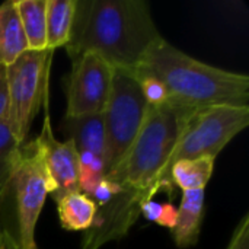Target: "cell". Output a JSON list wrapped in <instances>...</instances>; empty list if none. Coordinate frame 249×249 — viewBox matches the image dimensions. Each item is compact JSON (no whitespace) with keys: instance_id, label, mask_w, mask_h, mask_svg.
<instances>
[{"instance_id":"6da1fadb","label":"cell","mask_w":249,"mask_h":249,"mask_svg":"<svg viewBox=\"0 0 249 249\" xmlns=\"http://www.w3.org/2000/svg\"><path fill=\"white\" fill-rule=\"evenodd\" d=\"M160 38L149 4L143 0H76L66 50L71 60L95 53L114 69L133 71L149 47Z\"/></svg>"},{"instance_id":"7a4b0ae2","label":"cell","mask_w":249,"mask_h":249,"mask_svg":"<svg viewBox=\"0 0 249 249\" xmlns=\"http://www.w3.org/2000/svg\"><path fill=\"white\" fill-rule=\"evenodd\" d=\"M136 76L156 77L168 92V102L201 109L214 105L249 107V77L209 66L182 53L165 38L149 47Z\"/></svg>"},{"instance_id":"3957f363","label":"cell","mask_w":249,"mask_h":249,"mask_svg":"<svg viewBox=\"0 0 249 249\" xmlns=\"http://www.w3.org/2000/svg\"><path fill=\"white\" fill-rule=\"evenodd\" d=\"M196 109L166 102L149 107L144 123L118 166L105 178L125 188H171L168 163Z\"/></svg>"},{"instance_id":"277c9868","label":"cell","mask_w":249,"mask_h":249,"mask_svg":"<svg viewBox=\"0 0 249 249\" xmlns=\"http://www.w3.org/2000/svg\"><path fill=\"white\" fill-rule=\"evenodd\" d=\"M55 191L42 153L35 140L22 144L20 158L0 198L1 228L19 249H38L35 226L47 196Z\"/></svg>"},{"instance_id":"5b68a950","label":"cell","mask_w":249,"mask_h":249,"mask_svg":"<svg viewBox=\"0 0 249 249\" xmlns=\"http://www.w3.org/2000/svg\"><path fill=\"white\" fill-rule=\"evenodd\" d=\"M149 105L139 79L131 70L114 69L112 89L104 111L107 133L105 177H108L127 155L136 140Z\"/></svg>"},{"instance_id":"8992f818","label":"cell","mask_w":249,"mask_h":249,"mask_svg":"<svg viewBox=\"0 0 249 249\" xmlns=\"http://www.w3.org/2000/svg\"><path fill=\"white\" fill-rule=\"evenodd\" d=\"M53 50H28L6 67L9 90L7 123L15 139L23 144L31 125L48 99V77Z\"/></svg>"},{"instance_id":"52a82bcc","label":"cell","mask_w":249,"mask_h":249,"mask_svg":"<svg viewBox=\"0 0 249 249\" xmlns=\"http://www.w3.org/2000/svg\"><path fill=\"white\" fill-rule=\"evenodd\" d=\"M249 124V107L214 105L190 117L168 168L181 159L217 158L222 149Z\"/></svg>"},{"instance_id":"ba28073f","label":"cell","mask_w":249,"mask_h":249,"mask_svg":"<svg viewBox=\"0 0 249 249\" xmlns=\"http://www.w3.org/2000/svg\"><path fill=\"white\" fill-rule=\"evenodd\" d=\"M114 79V67L95 53L73 58L71 71L66 82V118L104 114Z\"/></svg>"},{"instance_id":"9c48e42d","label":"cell","mask_w":249,"mask_h":249,"mask_svg":"<svg viewBox=\"0 0 249 249\" xmlns=\"http://www.w3.org/2000/svg\"><path fill=\"white\" fill-rule=\"evenodd\" d=\"M158 191L123 187L105 206L96 207L92 226L85 232L82 249H99L107 242L124 238L142 214V207Z\"/></svg>"},{"instance_id":"30bf717a","label":"cell","mask_w":249,"mask_h":249,"mask_svg":"<svg viewBox=\"0 0 249 249\" xmlns=\"http://www.w3.org/2000/svg\"><path fill=\"white\" fill-rule=\"evenodd\" d=\"M44 108L45 118L42 131L35 139V143L39 147L47 171L55 184V191L51 197L57 203L61 197L79 191V153L73 142H58L54 137L48 115V99L44 102Z\"/></svg>"},{"instance_id":"8fae6325","label":"cell","mask_w":249,"mask_h":249,"mask_svg":"<svg viewBox=\"0 0 249 249\" xmlns=\"http://www.w3.org/2000/svg\"><path fill=\"white\" fill-rule=\"evenodd\" d=\"M67 140L73 142L77 153L90 152L105 160L107 156V133L104 114L64 118L61 124Z\"/></svg>"},{"instance_id":"7c38bea8","label":"cell","mask_w":249,"mask_h":249,"mask_svg":"<svg viewBox=\"0 0 249 249\" xmlns=\"http://www.w3.org/2000/svg\"><path fill=\"white\" fill-rule=\"evenodd\" d=\"M204 216V190L182 191L178 220L172 235L178 248H191L198 242Z\"/></svg>"},{"instance_id":"4fadbf2b","label":"cell","mask_w":249,"mask_h":249,"mask_svg":"<svg viewBox=\"0 0 249 249\" xmlns=\"http://www.w3.org/2000/svg\"><path fill=\"white\" fill-rule=\"evenodd\" d=\"M28 51V42L16 9V0L0 4V66L7 67Z\"/></svg>"},{"instance_id":"5bb4252c","label":"cell","mask_w":249,"mask_h":249,"mask_svg":"<svg viewBox=\"0 0 249 249\" xmlns=\"http://www.w3.org/2000/svg\"><path fill=\"white\" fill-rule=\"evenodd\" d=\"M57 213L63 229L86 232L93 223L96 204L86 194L76 191L61 197L57 201Z\"/></svg>"},{"instance_id":"9a60e30c","label":"cell","mask_w":249,"mask_h":249,"mask_svg":"<svg viewBox=\"0 0 249 249\" xmlns=\"http://www.w3.org/2000/svg\"><path fill=\"white\" fill-rule=\"evenodd\" d=\"M28 50H47V0H16Z\"/></svg>"},{"instance_id":"2e32d148","label":"cell","mask_w":249,"mask_h":249,"mask_svg":"<svg viewBox=\"0 0 249 249\" xmlns=\"http://www.w3.org/2000/svg\"><path fill=\"white\" fill-rule=\"evenodd\" d=\"M76 0H47V48L66 47L73 26Z\"/></svg>"},{"instance_id":"e0dca14e","label":"cell","mask_w":249,"mask_h":249,"mask_svg":"<svg viewBox=\"0 0 249 249\" xmlns=\"http://www.w3.org/2000/svg\"><path fill=\"white\" fill-rule=\"evenodd\" d=\"M214 160L216 159L210 156L177 160L169 169L171 181L179 187L181 191L204 190L213 175Z\"/></svg>"},{"instance_id":"ac0fdd59","label":"cell","mask_w":249,"mask_h":249,"mask_svg":"<svg viewBox=\"0 0 249 249\" xmlns=\"http://www.w3.org/2000/svg\"><path fill=\"white\" fill-rule=\"evenodd\" d=\"M22 144L15 139L7 120L0 121V198L20 158Z\"/></svg>"},{"instance_id":"d6986e66","label":"cell","mask_w":249,"mask_h":249,"mask_svg":"<svg viewBox=\"0 0 249 249\" xmlns=\"http://www.w3.org/2000/svg\"><path fill=\"white\" fill-rule=\"evenodd\" d=\"M105 178V160L90 152L79 153V191L90 197Z\"/></svg>"},{"instance_id":"ffe728a7","label":"cell","mask_w":249,"mask_h":249,"mask_svg":"<svg viewBox=\"0 0 249 249\" xmlns=\"http://www.w3.org/2000/svg\"><path fill=\"white\" fill-rule=\"evenodd\" d=\"M140 82L142 92L149 107H160L168 102V92L165 86L152 76H136Z\"/></svg>"},{"instance_id":"44dd1931","label":"cell","mask_w":249,"mask_h":249,"mask_svg":"<svg viewBox=\"0 0 249 249\" xmlns=\"http://www.w3.org/2000/svg\"><path fill=\"white\" fill-rule=\"evenodd\" d=\"M121 190H123V187H121L118 182L111 181V179H108V178H104V179L98 184V187L95 188V191H93V194L90 196V198L93 200L95 204H98V207H102V206H105L111 198H114L118 193H121Z\"/></svg>"},{"instance_id":"7402d4cb","label":"cell","mask_w":249,"mask_h":249,"mask_svg":"<svg viewBox=\"0 0 249 249\" xmlns=\"http://www.w3.org/2000/svg\"><path fill=\"white\" fill-rule=\"evenodd\" d=\"M226 249H249V214H247L235 229Z\"/></svg>"},{"instance_id":"603a6c76","label":"cell","mask_w":249,"mask_h":249,"mask_svg":"<svg viewBox=\"0 0 249 249\" xmlns=\"http://www.w3.org/2000/svg\"><path fill=\"white\" fill-rule=\"evenodd\" d=\"M177 220H178V209L174 204H171V203L162 204L160 213H159V217H158L156 223L159 226L169 228L172 231L175 228V225H177Z\"/></svg>"},{"instance_id":"cb8c5ba5","label":"cell","mask_w":249,"mask_h":249,"mask_svg":"<svg viewBox=\"0 0 249 249\" xmlns=\"http://www.w3.org/2000/svg\"><path fill=\"white\" fill-rule=\"evenodd\" d=\"M9 114V90L6 79V67L0 66V121L7 120Z\"/></svg>"},{"instance_id":"d4e9b609","label":"cell","mask_w":249,"mask_h":249,"mask_svg":"<svg viewBox=\"0 0 249 249\" xmlns=\"http://www.w3.org/2000/svg\"><path fill=\"white\" fill-rule=\"evenodd\" d=\"M1 249H19V247L16 245V242L12 239V236L3 231V242H1Z\"/></svg>"},{"instance_id":"484cf974","label":"cell","mask_w":249,"mask_h":249,"mask_svg":"<svg viewBox=\"0 0 249 249\" xmlns=\"http://www.w3.org/2000/svg\"><path fill=\"white\" fill-rule=\"evenodd\" d=\"M1 242H3V228H1V220H0V249H1Z\"/></svg>"}]
</instances>
